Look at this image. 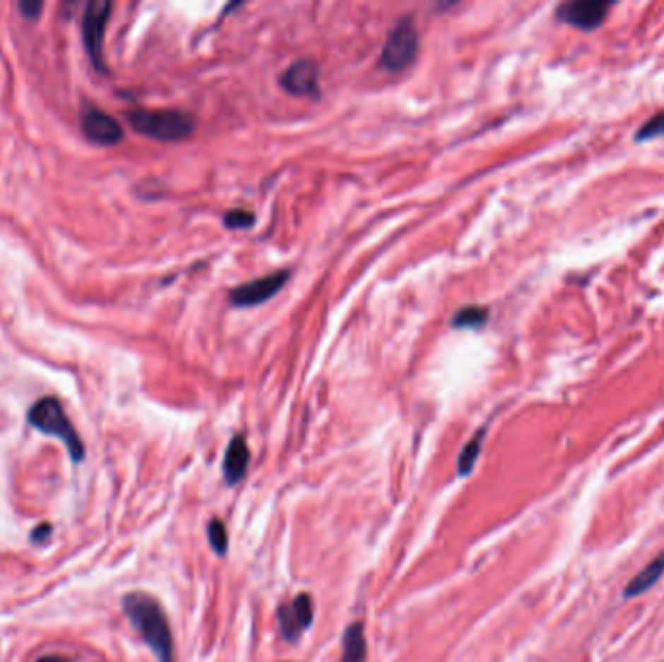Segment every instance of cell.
Wrapping results in <instances>:
<instances>
[{
  "instance_id": "obj_17",
  "label": "cell",
  "mask_w": 664,
  "mask_h": 662,
  "mask_svg": "<svg viewBox=\"0 0 664 662\" xmlns=\"http://www.w3.org/2000/svg\"><path fill=\"white\" fill-rule=\"evenodd\" d=\"M224 223L230 230H247L255 223V214L245 208L230 210L224 216Z\"/></svg>"
},
{
  "instance_id": "obj_3",
  "label": "cell",
  "mask_w": 664,
  "mask_h": 662,
  "mask_svg": "<svg viewBox=\"0 0 664 662\" xmlns=\"http://www.w3.org/2000/svg\"><path fill=\"white\" fill-rule=\"evenodd\" d=\"M28 422L37 432L61 439L69 449L72 461L80 462L84 459V443L74 430V425L70 424L69 416L64 414L62 404L54 396H45L35 402L28 412Z\"/></svg>"
},
{
  "instance_id": "obj_14",
  "label": "cell",
  "mask_w": 664,
  "mask_h": 662,
  "mask_svg": "<svg viewBox=\"0 0 664 662\" xmlns=\"http://www.w3.org/2000/svg\"><path fill=\"white\" fill-rule=\"evenodd\" d=\"M484 435H486V427H482L474 437H472L464 449L458 454V461H456V472H458V476H468L474 468V464L478 461L480 451H482V441H484Z\"/></svg>"
},
{
  "instance_id": "obj_9",
  "label": "cell",
  "mask_w": 664,
  "mask_h": 662,
  "mask_svg": "<svg viewBox=\"0 0 664 662\" xmlns=\"http://www.w3.org/2000/svg\"><path fill=\"white\" fill-rule=\"evenodd\" d=\"M280 85L297 97H319V69L311 61H295L290 64L282 76Z\"/></svg>"
},
{
  "instance_id": "obj_19",
  "label": "cell",
  "mask_w": 664,
  "mask_h": 662,
  "mask_svg": "<svg viewBox=\"0 0 664 662\" xmlns=\"http://www.w3.org/2000/svg\"><path fill=\"white\" fill-rule=\"evenodd\" d=\"M18 10L22 12L23 18H31V20H35L41 14V10H43V2H31V0H23L18 4Z\"/></svg>"
},
{
  "instance_id": "obj_4",
  "label": "cell",
  "mask_w": 664,
  "mask_h": 662,
  "mask_svg": "<svg viewBox=\"0 0 664 662\" xmlns=\"http://www.w3.org/2000/svg\"><path fill=\"white\" fill-rule=\"evenodd\" d=\"M417 47H420V39H417L416 25L412 22V18H402L389 33L379 62L385 70L401 72L414 62Z\"/></svg>"
},
{
  "instance_id": "obj_1",
  "label": "cell",
  "mask_w": 664,
  "mask_h": 662,
  "mask_svg": "<svg viewBox=\"0 0 664 662\" xmlns=\"http://www.w3.org/2000/svg\"><path fill=\"white\" fill-rule=\"evenodd\" d=\"M123 610L158 662H175L170 622L158 601L150 594L131 593L124 596Z\"/></svg>"
},
{
  "instance_id": "obj_10",
  "label": "cell",
  "mask_w": 664,
  "mask_h": 662,
  "mask_svg": "<svg viewBox=\"0 0 664 662\" xmlns=\"http://www.w3.org/2000/svg\"><path fill=\"white\" fill-rule=\"evenodd\" d=\"M82 132L100 146H115L123 140V126L111 115L93 107L82 113Z\"/></svg>"
},
{
  "instance_id": "obj_8",
  "label": "cell",
  "mask_w": 664,
  "mask_h": 662,
  "mask_svg": "<svg viewBox=\"0 0 664 662\" xmlns=\"http://www.w3.org/2000/svg\"><path fill=\"white\" fill-rule=\"evenodd\" d=\"M612 8V2L603 0H579V2H564L556 10V18L562 22L575 25L579 30H595L604 22V18Z\"/></svg>"
},
{
  "instance_id": "obj_5",
  "label": "cell",
  "mask_w": 664,
  "mask_h": 662,
  "mask_svg": "<svg viewBox=\"0 0 664 662\" xmlns=\"http://www.w3.org/2000/svg\"><path fill=\"white\" fill-rule=\"evenodd\" d=\"M113 4L109 0H92L85 4L84 18H82V37H84L85 51L90 61L97 70H105L103 66V41H105V25L109 22Z\"/></svg>"
},
{
  "instance_id": "obj_18",
  "label": "cell",
  "mask_w": 664,
  "mask_h": 662,
  "mask_svg": "<svg viewBox=\"0 0 664 662\" xmlns=\"http://www.w3.org/2000/svg\"><path fill=\"white\" fill-rule=\"evenodd\" d=\"M664 134V111L657 113L655 117H651L647 123L643 124L639 132H637V140H649L655 136Z\"/></svg>"
},
{
  "instance_id": "obj_11",
  "label": "cell",
  "mask_w": 664,
  "mask_h": 662,
  "mask_svg": "<svg viewBox=\"0 0 664 662\" xmlns=\"http://www.w3.org/2000/svg\"><path fill=\"white\" fill-rule=\"evenodd\" d=\"M249 459H251V453H249V447L247 441L243 435H235L232 439V443L227 445L225 449V456H224V478H225V484L227 485H235L239 484L241 480L245 478L249 468Z\"/></svg>"
},
{
  "instance_id": "obj_6",
  "label": "cell",
  "mask_w": 664,
  "mask_h": 662,
  "mask_svg": "<svg viewBox=\"0 0 664 662\" xmlns=\"http://www.w3.org/2000/svg\"><path fill=\"white\" fill-rule=\"evenodd\" d=\"M280 632L287 643H297L305 630L313 624V601L307 593L295 596L292 602H282L278 608Z\"/></svg>"
},
{
  "instance_id": "obj_2",
  "label": "cell",
  "mask_w": 664,
  "mask_h": 662,
  "mask_svg": "<svg viewBox=\"0 0 664 662\" xmlns=\"http://www.w3.org/2000/svg\"><path fill=\"white\" fill-rule=\"evenodd\" d=\"M126 121L132 131L162 142L185 140L194 131L193 117L175 109H134L126 113Z\"/></svg>"
},
{
  "instance_id": "obj_20",
  "label": "cell",
  "mask_w": 664,
  "mask_h": 662,
  "mask_svg": "<svg viewBox=\"0 0 664 662\" xmlns=\"http://www.w3.org/2000/svg\"><path fill=\"white\" fill-rule=\"evenodd\" d=\"M49 532H51V524H41V526H37V528L33 531V540H35V542H43V540H47V536H49Z\"/></svg>"
},
{
  "instance_id": "obj_21",
  "label": "cell",
  "mask_w": 664,
  "mask_h": 662,
  "mask_svg": "<svg viewBox=\"0 0 664 662\" xmlns=\"http://www.w3.org/2000/svg\"><path fill=\"white\" fill-rule=\"evenodd\" d=\"M39 662H69V661H64V658H61V656H45V658H41Z\"/></svg>"
},
{
  "instance_id": "obj_15",
  "label": "cell",
  "mask_w": 664,
  "mask_h": 662,
  "mask_svg": "<svg viewBox=\"0 0 664 662\" xmlns=\"http://www.w3.org/2000/svg\"><path fill=\"white\" fill-rule=\"evenodd\" d=\"M487 321V309L484 307H464L453 317L455 329H478Z\"/></svg>"
},
{
  "instance_id": "obj_12",
  "label": "cell",
  "mask_w": 664,
  "mask_h": 662,
  "mask_svg": "<svg viewBox=\"0 0 664 662\" xmlns=\"http://www.w3.org/2000/svg\"><path fill=\"white\" fill-rule=\"evenodd\" d=\"M664 575V550L660 554L649 562L645 567H643L637 575H635L627 586L624 589V596L626 598H635V596H639V594L647 593L651 586H655L658 583V579Z\"/></svg>"
},
{
  "instance_id": "obj_16",
  "label": "cell",
  "mask_w": 664,
  "mask_h": 662,
  "mask_svg": "<svg viewBox=\"0 0 664 662\" xmlns=\"http://www.w3.org/2000/svg\"><path fill=\"white\" fill-rule=\"evenodd\" d=\"M206 532H208V542L212 550L218 555H225V552H227V531H225V524L220 519H212Z\"/></svg>"
},
{
  "instance_id": "obj_7",
  "label": "cell",
  "mask_w": 664,
  "mask_h": 662,
  "mask_svg": "<svg viewBox=\"0 0 664 662\" xmlns=\"http://www.w3.org/2000/svg\"><path fill=\"white\" fill-rule=\"evenodd\" d=\"M290 278L287 270H278V272H272L268 276L259 278L247 284L237 285L235 290L230 293V301L237 307H253V305H261L264 301H268L274 297L276 293L284 288V284Z\"/></svg>"
},
{
  "instance_id": "obj_13",
  "label": "cell",
  "mask_w": 664,
  "mask_h": 662,
  "mask_svg": "<svg viewBox=\"0 0 664 662\" xmlns=\"http://www.w3.org/2000/svg\"><path fill=\"white\" fill-rule=\"evenodd\" d=\"M365 655H367L365 630H363V624L355 622L344 632L340 662H365Z\"/></svg>"
}]
</instances>
